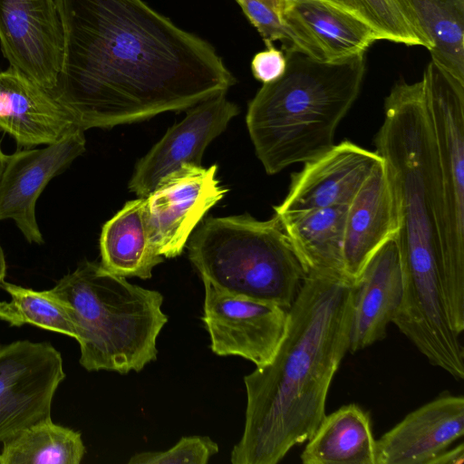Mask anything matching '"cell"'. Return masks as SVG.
<instances>
[{"mask_svg": "<svg viewBox=\"0 0 464 464\" xmlns=\"http://www.w3.org/2000/svg\"><path fill=\"white\" fill-rule=\"evenodd\" d=\"M63 55L50 92L84 131L187 110L236 79L212 45L142 0H55Z\"/></svg>", "mask_w": 464, "mask_h": 464, "instance_id": "1", "label": "cell"}, {"mask_svg": "<svg viewBox=\"0 0 464 464\" xmlns=\"http://www.w3.org/2000/svg\"><path fill=\"white\" fill-rule=\"evenodd\" d=\"M353 287L343 276L307 273L273 359L244 377L245 426L231 463L276 464L314 433L348 352Z\"/></svg>", "mask_w": 464, "mask_h": 464, "instance_id": "2", "label": "cell"}, {"mask_svg": "<svg viewBox=\"0 0 464 464\" xmlns=\"http://www.w3.org/2000/svg\"><path fill=\"white\" fill-rule=\"evenodd\" d=\"M395 197L402 297L398 318L427 328L446 317L440 281L442 195L422 80L394 84L374 139Z\"/></svg>", "mask_w": 464, "mask_h": 464, "instance_id": "3", "label": "cell"}, {"mask_svg": "<svg viewBox=\"0 0 464 464\" xmlns=\"http://www.w3.org/2000/svg\"><path fill=\"white\" fill-rule=\"evenodd\" d=\"M286 67L248 104L246 127L266 172L312 160L334 145L336 129L355 102L365 72L364 53L323 62L285 53Z\"/></svg>", "mask_w": 464, "mask_h": 464, "instance_id": "4", "label": "cell"}, {"mask_svg": "<svg viewBox=\"0 0 464 464\" xmlns=\"http://www.w3.org/2000/svg\"><path fill=\"white\" fill-rule=\"evenodd\" d=\"M50 290L69 307L85 370L128 373L157 359V338L168 322L160 292L88 260Z\"/></svg>", "mask_w": 464, "mask_h": 464, "instance_id": "5", "label": "cell"}, {"mask_svg": "<svg viewBox=\"0 0 464 464\" xmlns=\"http://www.w3.org/2000/svg\"><path fill=\"white\" fill-rule=\"evenodd\" d=\"M188 258L202 281L234 295L289 309L307 276L277 216L248 214L200 221L188 241Z\"/></svg>", "mask_w": 464, "mask_h": 464, "instance_id": "6", "label": "cell"}, {"mask_svg": "<svg viewBox=\"0 0 464 464\" xmlns=\"http://www.w3.org/2000/svg\"><path fill=\"white\" fill-rule=\"evenodd\" d=\"M422 82L440 176L442 212L440 281L451 328L464 329V82L435 62Z\"/></svg>", "mask_w": 464, "mask_h": 464, "instance_id": "7", "label": "cell"}, {"mask_svg": "<svg viewBox=\"0 0 464 464\" xmlns=\"http://www.w3.org/2000/svg\"><path fill=\"white\" fill-rule=\"evenodd\" d=\"M64 378L61 353L51 343L24 340L0 345V442L50 419Z\"/></svg>", "mask_w": 464, "mask_h": 464, "instance_id": "8", "label": "cell"}, {"mask_svg": "<svg viewBox=\"0 0 464 464\" xmlns=\"http://www.w3.org/2000/svg\"><path fill=\"white\" fill-rule=\"evenodd\" d=\"M217 171L216 164L183 163L144 197L152 242L161 256H179L203 217L227 194Z\"/></svg>", "mask_w": 464, "mask_h": 464, "instance_id": "9", "label": "cell"}, {"mask_svg": "<svg viewBox=\"0 0 464 464\" xmlns=\"http://www.w3.org/2000/svg\"><path fill=\"white\" fill-rule=\"evenodd\" d=\"M202 321L219 356H240L256 367L273 359L285 334L288 310L271 302L234 295L203 281Z\"/></svg>", "mask_w": 464, "mask_h": 464, "instance_id": "10", "label": "cell"}, {"mask_svg": "<svg viewBox=\"0 0 464 464\" xmlns=\"http://www.w3.org/2000/svg\"><path fill=\"white\" fill-rule=\"evenodd\" d=\"M0 47L9 67L51 92L63 55L55 0H0Z\"/></svg>", "mask_w": 464, "mask_h": 464, "instance_id": "11", "label": "cell"}, {"mask_svg": "<svg viewBox=\"0 0 464 464\" xmlns=\"http://www.w3.org/2000/svg\"><path fill=\"white\" fill-rule=\"evenodd\" d=\"M84 130L77 128L43 149L7 155L0 181V221L11 219L29 243L44 242L36 220V202L49 181L85 150Z\"/></svg>", "mask_w": 464, "mask_h": 464, "instance_id": "12", "label": "cell"}, {"mask_svg": "<svg viewBox=\"0 0 464 464\" xmlns=\"http://www.w3.org/2000/svg\"><path fill=\"white\" fill-rule=\"evenodd\" d=\"M220 92L187 109L186 117L169 127L163 137L136 164L129 189L146 197L159 180L183 163L201 165L208 145L239 113L237 104Z\"/></svg>", "mask_w": 464, "mask_h": 464, "instance_id": "13", "label": "cell"}, {"mask_svg": "<svg viewBox=\"0 0 464 464\" xmlns=\"http://www.w3.org/2000/svg\"><path fill=\"white\" fill-rule=\"evenodd\" d=\"M382 158L375 152L343 140L321 156L304 162L292 175L285 199L274 207L278 218L352 201Z\"/></svg>", "mask_w": 464, "mask_h": 464, "instance_id": "14", "label": "cell"}, {"mask_svg": "<svg viewBox=\"0 0 464 464\" xmlns=\"http://www.w3.org/2000/svg\"><path fill=\"white\" fill-rule=\"evenodd\" d=\"M464 434V398L441 395L375 440V464H431Z\"/></svg>", "mask_w": 464, "mask_h": 464, "instance_id": "15", "label": "cell"}, {"mask_svg": "<svg viewBox=\"0 0 464 464\" xmlns=\"http://www.w3.org/2000/svg\"><path fill=\"white\" fill-rule=\"evenodd\" d=\"M399 227L395 197L382 160L347 207L343 249L346 278L355 283L372 256L396 237Z\"/></svg>", "mask_w": 464, "mask_h": 464, "instance_id": "16", "label": "cell"}, {"mask_svg": "<svg viewBox=\"0 0 464 464\" xmlns=\"http://www.w3.org/2000/svg\"><path fill=\"white\" fill-rule=\"evenodd\" d=\"M402 297L400 251L394 238L369 260L353 287L348 351L354 353L382 340Z\"/></svg>", "mask_w": 464, "mask_h": 464, "instance_id": "17", "label": "cell"}, {"mask_svg": "<svg viewBox=\"0 0 464 464\" xmlns=\"http://www.w3.org/2000/svg\"><path fill=\"white\" fill-rule=\"evenodd\" d=\"M77 128L49 91L10 67L0 72V129L19 147L48 145Z\"/></svg>", "mask_w": 464, "mask_h": 464, "instance_id": "18", "label": "cell"}, {"mask_svg": "<svg viewBox=\"0 0 464 464\" xmlns=\"http://www.w3.org/2000/svg\"><path fill=\"white\" fill-rule=\"evenodd\" d=\"M284 14L316 45L326 62L362 54L382 40L364 19L329 0H284Z\"/></svg>", "mask_w": 464, "mask_h": 464, "instance_id": "19", "label": "cell"}, {"mask_svg": "<svg viewBox=\"0 0 464 464\" xmlns=\"http://www.w3.org/2000/svg\"><path fill=\"white\" fill-rule=\"evenodd\" d=\"M101 263L105 271L122 277L149 279L152 269L164 261L151 238L145 212V198L124 204L102 227Z\"/></svg>", "mask_w": 464, "mask_h": 464, "instance_id": "20", "label": "cell"}, {"mask_svg": "<svg viewBox=\"0 0 464 464\" xmlns=\"http://www.w3.org/2000/svg\"><path fill=\"white\" fill-rule=\"evenodd\" d=\"M347 207L314 208L278 218L307 273L346 278L343 249Z\"/></svg>", "mask_w": 464, "mask_h": 464, "instance_id": "21", "label": "cell"}, {"mask_svg": "<svg viewBox=\"0 0 464 464\" xmlns=\"http://www.w3.org/2000/svg\"><path fill=\"white\" fill-rule=\"evenodd\" d=\"M301 453L304 464H375V440L367 412L344 405L324 416Z\"/></svg>", "mask_w": 464, "mask_h": 464, "instance_id": "22", "label": "cell"}, {"mask_svg": "<svg viewBox=\"0 0 464 464\" xmlns=\"http://www.w3.org/2000/svg\"><path fill=\"white\" fill-rule=\"evenodd\" d=\"M431 61L464 82V0H404Z\"/></svg>", "mask_w": 464, "mask_h": 464, "instance_id": "23", "label": "cell"}, {"mask_svg": "<svg viewBox=\"0 0 464 464\" xmlns=\"http://www.w3.org/2000/svg\"><path fill=\"white\" fill-rule=\"evenodd\" d=\"M84 453L81 433L50 418L5 440L0 464H79Z\"/></svg>", "mask_w": 464, "mask_h": 464, "instance_id": "24", "label": "cell"}, {"mask_svg": "<svg viewBox=\"0 0 464 464\" xmlns=\"http://www.w3.org/2000/svg\"><path fill=\"white\" fill-rule=\"evenodd\" d=\"M0 286L11 296L9 302H0V320L11 326L29 324L76 338L68 305L50 289L35 291L5 280Z\"/></svg>", "mask_w": 464, "mask_h": 464, "instance_id": "25", "label": "cell"}, {"mask_svg": "<svg viewBox=\"0 0 464 464\" xmlns=\"http://www.w3.org/2000/svg\"><path fill=\"white\" fill-rule=\"evenodd\" d=\"M250 23L257 29L266 47L280 41L287 52H299L326 62L322 52L284 14V0H237Z\"/></svg>", "mask_w": 464, "mask_h": 464, "instance_id": "26", "label": "cell"}, {"mask_svg": "<svg viewBox=\"0 0 464 464\" xmlns=\"http://www.w3.org/2000/svg\"><path fill=\"white\" fill-rule=\"evenodd\" d=\"M366 21L388 40L406 45H420L430 50V44L418 27L404 0H356Z\"/></svg>", "mask_w": 464, "mask_h": 464, "instance_id": "27", "label": "cell"}, {"mask_svg": "<svg viewBox=\"0 0 464 464\" xmlns=\"http://www.w3.org/2000/svg\"><path fill=\"white\" fill-rule=\"evenodd\" d=\"M218 446L207 436L182 437L165 451H144L134 454L129 464H207L218 453Z\"/></svg>", "mask_w": 464, "mask_h": 464, "instance_id": "28", "label": "cell"}, {"mask_svg": "<svg viewBox=\"0 0 464 464\" xmlns=\"http://www.w3.org/2000/svg\"><path fill=\"white\" fill-rule=\"evenodd\" d=\"M285 67V55L274 45H270L266 50L257 53L251 63L254 77L264 84L279 79L284 74Z\"/></svg>", "mask_w": 464, "mask_h": 464, "instance_id": "29", "label": "cell"}, {"mask_svg": "<svg viewBox=\"0 0 464 464\" xmlns=\"http://www.w3.org/2000/svg\"><path fill=\"white\" fill-rule=\"evenodd\" d=\"M464 462V446L459 444L451 450H444L431 462V464H462Z\"/></svg>", "mask_w": 464, "mask_h": 464, "instance_id": "30", "label": "cell"}, {"mask_svg": "<svg viewBox=\"0 0 464 464\" xmlns=\"http://www.w3.org/2000/svg\"><path fill=\"white\" fill-rule=\"evenodd\" d=\"M329 1L336 4L337 5L341 6L342 8L351 12L352 14H353L366 21V19L363 17V15L362 14V13L360 11V8L358 6L356 0H329Z\"/></svg>", "mask_w": 464, "mask_h": 464, "instance_id": "31", "label": "cell"}, {"mask_svg": "<svg viewBox=\"0 0 464 464\" xmlns=\"http://www.w3.org/2000/svg\"><path fill=\"white\" fill-rule=\"evenodd\" d=\"M6 156L2 149H1V146H0V181H1V178H2V174H3V171H4V169H5V161H6Z\"/></svg>", "mask_w": 464, "mask_h": 464, "instance_id": "32", "label": "cell"}, {"mask_svg": "<svg viewBox=\"0 0 464 464\" xmlns=\"http://www.w3.org/2000/svg\"><path fill=\"white\" fill-rule=\"evenodd\" d=\"M237 1V0H236Z\"/></svg>", "mask_w": 464, "mask_h": 464, "instance_id": "33", "label": "cell"}]
</instances>
